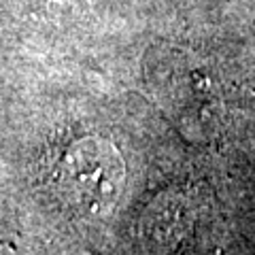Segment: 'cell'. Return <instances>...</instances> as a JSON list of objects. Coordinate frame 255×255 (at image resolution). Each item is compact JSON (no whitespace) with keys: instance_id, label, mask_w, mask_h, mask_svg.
Returning a JSON list of instances; mask_svg holds the SVG:
<instances>
[{"instance_id":"cell-1","label":"cell","mask_w":255,"mask_h":255,"mask_svg":"<svg viewBox=\"0 0 255 255\" xmlns=\"http://www.w3.org/2000/svg\"><path fill=\"white\" fill-rule=\"evenodd\" d=\"M126 168L119 151L100 136H85L70 145L60 164V191L83 215H105L115 206Z\"/></svg>"},{"instance_id":"cell-2","label":"cell","mask_w":255,"mask_h":255,"mask_svg":"<svg viewBox=\"0 0 255 255\" xmlns=\"http://www.w3.org/2000/svg\"><path fill=\"white\" fill-rule=\"evenodd\" d=\"M187 206L181 200H172V202H159L151 209L149 217H147V226L149 232L157 241H174L183 234V230L187 228V217H185Z\"/></svg>"}]
</instances>
